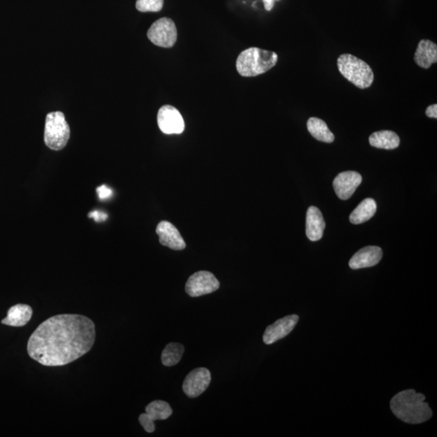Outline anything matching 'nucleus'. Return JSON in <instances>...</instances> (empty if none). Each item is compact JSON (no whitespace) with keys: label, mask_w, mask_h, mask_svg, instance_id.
Masks as SVG:
<instances>
[{"label":"nucleus","mask_w":437,"mask_h":437,"mask_svg":"<svg viewBox=\"0 0 437 437\" xmlns=\"http://www.w3.org/2000/svg\"><path fill=\"white\" fill-rule=\"evenodd\" d=\"M95 339L92 319L79 314H60L37 326L28 341L27 352L43 366H64L90 352Z\"/></svg>","instance_id":"nucleus-1"},{"label":"nucleus","mask_w":437,"mask_h":437,"mask_svg":"<svg viewBox=\"0 0 437 437\" xmlns=\"http://www.w3.org/2000/svg\"><path fill=\"white\" fill-rule=\"evenodd\" d=\"M425 396L414 390L398 393L391 402V411L398 419L407 424L418 425L431 419L432 411Z\"/></svg>","instance_id":"nucleus-2"},{"label":"nucleus","mask_w":437,"mask_h":437,"mask_svg":"<svg viewBox=\"0 0 437 437\" xmlns=\"http://www.w3.org/2000/svg\"><path fill=\"white\" fill-rule=\"evenodd\" d=\"M276 53L251 47L238 57L237 71L244 78H254L270 71L277 64Z\"/></svg>","instance_id":"nucleus-3"},{"label":"nucleus","mask_w":437,"mask_h":437,"mask_svg":"<svg viewBox=\"0 0 437 437\" xmlns=\"http://www.w3.org/2000/svg\"><path fill=\"white\" fill-rule=\"evenodd\" d=\"M337 64L344 78L357 88L368 89L373 84L374 73L371 66L359 57L350 54L341 55Z\"/></svg>","instance_id":"nucleus-4"},{"label":"nucleus","mask_w":437,"mask_h":437,"mask_svg":"<svg viewBox=\"0 0 437 437\" xmlns=\"http://www.w3.org/2000/svg\"><path fill=\"white\" fill-rule=\"evenodd\" d=\"M70 139V127L65 115L60 112L46 115L44 141L46 145L52 150H64Z\"/></svg>","instance_id":"nucleus-5"},{"label":"nucleus","mask_w":437,"mask_h":437,"mask_svg":"<svg viewBox=\"0 0 437 437\" xmlns=\"http://www.w3.org/2000/svg\"><path fill=\"white\" fill-rule=\"evenodd\" d=\"M147 35L153 44L163 48H171L177 40L175 23L170 18H161L152 24Z\"/></svg>","instance_id":"nucleus-6"},{"label":"nucleus","mask_w":437,"mask_h":437,"mask_svg":"<svg viewBox=\"0 0 437 437\" xmlns=\"http://www.w3.org/2000/svg\"><path fill=\"white\" fill-rule=\"evenodd\" d=\"M220 282L213 273L201 271L193 274L186 283V292L191 297L213 294L218 290Z\"/></svg>","instance_id":"nucleus-7"},{"label":"nucleus","mask_w":437,"mask_h":437,"mask_svg":"<svg viewBox=\"0 0 437 437\" xmlns=\"http://www.w3.org/2000/svg\"><path fill=\"white\" fill-rule=\"evenodd\" d=\"M145 411L146 413L139 416V421L143 429L148 434H152L155 431L154 421L166 420L172 414V410L169 403L161 400L150 402L146 407Z\"/></svg>","instance_id":"nucleus-8"},{"label":"nucleus","mask_w":437,"mask_h":437,"mask_svg":"<svg viewBox=\"0 0 437 437\" xmlns=\"http://www.w3.org/2000/svg\"><path fill=\"white\" fill-rule=\"evenodd\" d=\"M157 123L161 131L166 134H179L184 132L185 122L181 114L172 105H163L157 114Z\"/></svg>","instance_id":"nucleus-9"},{"label":"nucleus","mask_w":437,"mask_h":437,"mask_svg":"<svg viewBox=\"0 0 437 437\" xmlns=\"http://www.w3.org/2000/svg\"><path fill=\"white\" fill-rule=\"evenodd\" d=\"M211 380V374L208 368H195L185 378L182 390L189 398L199 397L208 388Z\"/></svg>","instance_id":"nucleus-10"},{"label":"nucleus","mask_w":437,"mask_h":437,"mask_svg":"<svg viewBox=\"0 0 437 437\" xmlns=\"http://www.w3.org/2000/svg\"><path fill=\"white\" fill-rule=\"evenodd\" d=\"M298 321L299 316L294 314L285 316L269 325L263 335L264 344H272L286 337L294 330Z\"/></svg>","instance_id":"nucleus-11"},{"label":"nucleus","mask_w":437,"mask_h":437,"mask_svg":"<svg viewBox=\"0 0 437 437\" xmlns=\"http://www.w3.org/2000/svg\"><path fill=\"white\" fill-rule=\"evenodd\" d=\"M362 182V177L357 172L347 171L341 172L335 177L333 181L335 194L340 199H349Z\"/></svg>","instance_id":"nucleus-12"},{"label":"nucleus","mask_w":437,"mask_h":437,"mask_svg":"<svg viewBox=\"0 0 437 437\" xmlns=\"http://www.w3.org/2000/svg\"><path fill=\"white\" fill-rule=\"evenodd\" d=\"M156 231L162 246L169 247L174 251H182L186 248V242L174 224L168 222H161L157 225Z\"/></svg>","instance_id":"nucleus-13"},{"label":"nucleus","mask_w":437,"mask_h":437,"mask_svg":"<svg viewBox=\"0 0 437 437\" xmlns=\"http://www.w3.org/2000/svg\"><path fill=\"white\" fill-rule=\"evenodd\" d=\"M382 249L378 247H364L355 253L349 262L353 270L376 266L382 260Z\"/></svg>","instance_id":"nucleus-14"},{"label":"nucleus","mask_w":437,"mask_h":437,"mask_svg":"<svg viewBox=\"0 0 437 437\" xmlns=\"http://www.w3.org/2000/svg\"><path fill=\"white\" fill-rule=\"evenodd\" d=\"M325 223L321 211L311 206L306 215V235L312 242L319 241L323 238Z\"/></svg>","instance_id":"nucleus-15"},{"label":"nucleus","mask_w":437,"mask_h":437,"mask_svg":"<svg viewBox=\"0 0 437 437\" xmlns=\"http://www.w3.org/2000/svg\"><path fill=\"white\" fill-rule=\"evenodd\" d=\"M33 313V309L30 305L17 304L8 310L6 318L3 319L1 323L14 328H21L30 323Z\"/></svg>","instance_id":"nucleus-16"},{"label":"nucleus","mask_w":437,"mask_h":437,"mask_svg":"<svg viewBox=\"0 0 437 437\" xmlns=\"http://www.w3.org/2000/svg\"><path fill=\"white\" fill-rule=\"evenodd\" d=\"M414 60L418 66L427 69L437 62V46L430 40H421L415 53Z\"/></svg>","instance_id":"nucleus-17"},{"label":"nucleus","mask_w":437,"mask_h":437,"mask_svg":"<svg viewBox=\"0 0 437 437\" xmlns=\"http://www.w3.org/2000/svg\"><path fill=\"white\" fill-rule=\"evenodd\" d=\"M371 146L382 150H395L400 144V138L395 132L391 131H381L374 132L369 137Z\"/></svg>","instance_id":"nucleus-18"},{"label":"nucleus","mask_w":437,"mask_h":437,"mask_svg":"<svg viewBox=\"0 0 437 437\" xmlns=\"http://www.w3.org/2000/svg\"><path fill=\"white\" fill-rule=\"evenodd\" d=\"M376 201L368 198L362 202L350 215V222L353 224H360L368 222L376 214Z\"/></svg>","instance_id":"nucleus-19"},{"label":"nucleus","mask_w":437,"mask_h":437,"mask_svg":"<svg viewBox=\"0 0 437 437\" xmlns=\"http://www.w3.org/2000/svg\"><path fill=\"white\" fill-rule=\"evenodd\" d=\"M307 128L312 136L318 139L319 141L330 143L335 141L334 134L330 131L323 120L310 118L307 122Z\"/></svg>","instance_id":"nucleus-20"},{"label":"nucleus","mask_w":437,"mask_h":437,"mask_svg":"<svg viewBox=\"0 0 437 437\" xmlns=\"http://www.w3.org/2000/svg\"><path fill=\"white\" fill-rule=\"evenodd\" d=\"M185 352L184 346L179 343H170L163 350L161 362L165 366L171 367L180 362Z\"/></svg>","instance_id":"nucleus-21"},{"label":"nucleus","mask_w":437,"mask_h":437,"mask_svg":"<svg viewBox=\"0 0 437 437\" xmlns=\"http://www.w3.org/2000/svg\"><path fill=\"white\" fill-rule=\"evenodd\" d=\"M164 0H137L136 9L141 12H158L161 11Z\"/></svg>","instance_id":"nucleus-22"},{"label":"nucleus","mask_w":437,"mask_h":437,"mask_svg":"<svg viewBox=\"0 0 437 437\" xmlns=\"http://www.w3.org/2000/svg\"><path fill=\"white\" fill-rule=\"evenodd\" d=\"M97 192L99 199L102 200L109 199L113 195L112 190L109 188L107 186L105 185L98 187Z\"/></svg>","instance_id":"nucleus-23"},{"label":"nucleus","mask_w":437,"mask_h":437,"mask_svg":"<svg viewBox=\"0 0 437 437\" xmlns=\"http://www.w3.org/2000/svg\"><path fill=\"white\" fill-rule=\"evenodd\" d=\"M89 217L93 218L96 222L100 223L107 220L108 215L102 211H94L89 214Z\"/></svg>","instance_id":"nucleus-24"},{"label":"nucleus","mask_w":437,"mask_h":437,"mask_svg":"<svg viewBox=\"0 0 437 437\" xmlns=\"http://www.w3.org/2000/svg\"><path fill=\"white\" fill-rule=\"evenodd\" d=\"M426 115L427 117L431 118H437V105L434 104L427 107L426 109Z\"/></svg>","instance_id":"nucleus-25"},{"label":"nucleus","mask_w":437,"mask_h":437,"mask_svg":"<svg viewBox=\"0 0 437 437\" xmlns=\"http://www.w3.org/2000/svg\"><path fill=\"white\" fill-rule=\"evenodd\" d=\"M264 7L267 11H271L275 4V0H263Z\"/></svg>","instance_id":"nucleus-26"}]
</instances>
